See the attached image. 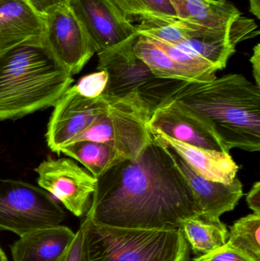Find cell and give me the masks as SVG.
I'll return each mask as SVG.
<instances>
[{"mask_svg":"<svg viewBox=\"0 0 260 261\" xmlns=\"http://www.w3.org/2000/svg\"><path fill=\"white\" fill-rule=\"evenodd\" d=\"M177 18L184 22L210 29L228 27L242 15L229 0H169Z\"/></svg>","mask_w":260,"mask_h":261,"instance_id":"obj_18","label":"cell"},{"mask_svg":"<svg viewBox=\"0 0 260 261\" xmlns=\"http://www.w3.org/2000/svg\"><path fill=\"white\" fill-rule=\"evenodd\" d=\"M180 229L197 257L224 246L229 238L227 226L220 219L212 220L200 216L182 221Z\"/></svg>","mask_w":260,"mask_h":261,"instance_id":"obj_19","label":"cell"},{"mask_svg":"<svg viewBox=\"0 0 260 261\" xmlns=\"http://www.w3.org/2000/svg\"><path fill=\"white\" fill-rule=\"evenodd\" d=\"M97 54L114 48L139 36L112 0H70L69 3Z\"/></svg>","mask_w":260,"mask_h":261,"instance_id":"obj_12","label":"cell"},{"mask_svg":"<svg viewBox=\"0 0 260 261\" xmlns=\"http://www.w3.org/2000/svg\"><path fill=\"white\" fill-rule=\"evenodd\" d=\"M247 202L249 208L255 214L260 215V182H255L247 195Z\"/></svg>","mask_w":260,"mask_h":261,"instance_id":"obj_28","label":"cell"},{"mask_svg":"<svg viewBox=\"0 0 260 261\" xmlns=\"http://www.w3.org/2000/svg\"><path fill=\"white\" fill-rule=\"evenodd\" d=\"M108 81V73L105 70H98L97 72L82 76L74 86L82 96L95 99L103 94Z\"/></svg>","mask_w":260,"mask_h":261,"instance_id":"obj_24","label":"cell"},{"mask_svg":"<svg viewBox=\"0 0 260 261\" xmlns=\"http://www.w3.org/2000/svg\"><path fill=\"white\" fill-rule=\"evenodd\" d=\"M38 184L77 217L88 211L96 178L76 162L62 158L43 161L35 169Z\"/></svg>","mask_w":260,"mask_h":261,"instance_id":"obj_11","label":"cell"},{"mask_svg":"<svg viewBox=\"0 0 260 261\" xmlns=\"http://www.w3.org/2000/svg\"><path fill=\"white\" fill-rule=\"evenodd\" d=\"M149 130L154 138L172 149L192 170L203 177L225 184H232L237 177L239 167L230 153L189 145L160 130Z\"/></svg>","mask_w":260,"mask_h":261,"instance_id":"obj_16","label":"cell"},{"mask_svg":"<svg viewBox=\"0 0 260 261\" xmlns=\"http://www.w3.org/2000/svg\"><path fill=\"white\" fill-rule=\"evenodd\" d=\"M85 217L105 226L172 230L200 216L193 193L167 146L153 137L136 159L96 178Z\"/></svg>","mask_w":260,"mask_h":261,"instance_id":"obj_1","label":"cell"},{"mask_svg":"<svg viewBox=\"0 0 260 261\" xmlns=\"http://www.w3.org/2000/svg\"><path fill=\"white\" fill-rule=\"evenodd\" d=\"M250 62L253 66V76L255 84L260 89V44H257L253 48V54L250 58Z\"/></svg>","mask_w":260,"mask_h":261,"instance_id":"obj_29","label":"cell"},{"mask_svg":"<svg viewBox=\"0 0 260 261\" xmlns=\"http://www.w3.org/2000/svg\"><path fill=\"white\" fill-rule=\"evenodd\" d=\"M43 17V44L72 76L77 74L96 53L85 29L69 5L55 8Z\"/></svg>","mask_w":260,"mask_h":261,"instance_id":"obj_9","label":"cell"},{"mask_svg":"<svg viewBox=\"0 0 260 261\" xmlns=\"http://www.w3.org/2000/svg\"><path fill=\"white\" fill-rule=\"evenodd\" d=\"M150 117L151 114L137 99H115L74 142L104 143L122 152L128 159L134 160L152 142L148 127Z\"/></svg>","mask_w":260,"mask_h":261,"instance_id":"obj_7","label":"cell"},{"mask_svg":"<svg viewBox=\"0 0 260 261\" xmlns=\"http://www.w3.org/2000/svg\"><path fill=\"white\" fill-rule=\"evenodd\" d=\"M65 212L53 196L28 182L0 178V231L21 236L61 225Z\"/></svg>","mask_w":260,"mask_h":261,"instance_id":"obj_6","label":"cell"},{"mask_svg":"<svg viewBox=\"0 0 260 261\" xmlns=\"http://www.w3.org/2000/svg\"><path fill=\"white\" fill-rule=\"evenodd\" d=\"M165 102H176L195 115L228 151H259L260 89L242 75L183 82Z\"/></svg>","mask_w":260,"mask_h":261,"instance_id":"obj_2","label":"cell"},{"mask_svg":"<svg viewBox=\"0 0 260 261\" xmlns=\"http://www.w3.org/2000/svg\"><path fill=\"white\" fill-rule=\"evenodd\" d=\"M169 150L193 193L200 216L217 220L235 208L244 195L242 184L238 178L230 184L209 180L197 174L172 149Z\"/></svg>","mask_w":260,"mask_h":261,"instance_id":"obj_14","label":"cell"},{"mask_svg":"<svg viewBox=\"0 0 260 261\" xmlns=\"http://www.w3.org/2000/svg\"><path fill=\"white\" fill-rule=\"evenodd\" d=\"M193 261H255L229 246L227 243L206 255L196 257Z\"/></svg>","mask_w":260,"mask_h":261,"instance_id":"obj_26","label":"cell"},{"mask_svg":"<svg viewBox=\"0 0 260 261\" xmlns=\"http://www.w3.org/2000/svg\"><path fill=\"white\" fill-rule=\"evenodd\" d=\"M61 153L79 161L95 178L128 159L124 153L114 147L91 141L72 143L64 147Z\"/></svg>","mask_w":260,"mask_h":261,"instance_id":"obj_20","label":"cell"},{"mask_svg":"<svg viewBox=\"0 0 260 261\" xmlns=\"http://www.w3.org/2000/svg\"><path fill=\"white\" fill-rule=\"evenodd\" d=\"M44 17L26 0H0V55L17 46L43 43Z\"/></svg>","mask_w":260,"mask_h":261,"instance_id":"obj_15","label":"cell"},{"mask_svg":"<svg viewBox=\"0 0 260 261\" xmlns=\"http://www.w3.org/2000/svg\"><path fill=\"white\" fill-rule=\"evenodd\" d=\"M76 233L64 225L34 230L20 236L11 246L13 261H56L73 242Z\"/></svg>","mask_w":260,"mask_h":261,"instance_id":"obj_17","label":"cell"},{"mask_svg":"<svg viewBox=\"0 0 260 261\" xmlns=\"http://www.w3.org/2000/svg\"><path fill=\"white\" fill-rule=\"evenodd\" d=\"M137 39L98 54L97 70L108 73L103 96L113 99H137L151 116L184 81L155 76L134 55L133 46Z\"/></svg>","mask_w":260,"mask_h":261,"instance_id":"obj_5","label":"cell"},{"mask_svg":"<svg viewBox=\"0 0 260 261\" xmlns=\"http://www.w3.org/2000/svg\"><path fill=\"white\" fill-rule=\"evenodd\" d=\"M250 12L257 18H260V0H249Z\"/></svg>","mask_w":260,"mask_h":261,"instance_id":"obj_30","label":"cell"},{"mask_svg":"<svg viewBox=\"0 0 260 261\" xmlns=\"http://www.w3.org/2000/svg\"><path fill=\"white\" fill-rule=\"evenodd\" d=\"M178 22L184 40L176 46L198 55L218 70L225 68L227 61L236 51L239 43L259 34L255 20L243 15L223 29H206L179 19Z\"/></svg>","mask_w":260,"mask_h":261,"instance_id":"obj_10","label":"cell"},{"mask_svg":"<svg viewBox=\"0 0 260 261\" xmlns=\"http://www.w3.org/2000/svg\"><path fill=\"white\" fill-rule=\"evenodd\" d=\"M56 261H88L85 249V231L82 223L67 251Z\"/></svg>","mask_w":260,"mask_h":261,"instance_id":"obj_25","label":"cell"},{"mask_svg":"<svg viewBox=\"0 0 260 261\" xmlns=\"http://www.w3.org/2000/svg\"><path fill=\"white\" fill-rule=\"evenodd\" d=\"M115 99L102 96L90 99L82 96L76 87H70L53 106L47 125L46 140L50 150L61 153L66 146L74 142Z\"/></svg>","mask_w":260,"mask_h":261,"instance_id":"obj_8","label":"cell"},{"mask_svg":"<svg viewBox=\"0 0 260 261\" xmlns=\"http://www.w3.org/2000/svg\"><path fill=\"white\" fill-rule=\"evenodd\" d=\"M0 261H9L1 246H0Z\"/></svg>","mask_w":260,"mask_h":261,"instance_id":"obj_31","label":"cell"},{"mask_svg":"<svg viewBox=\"0 0 260 261\" xmlns=\"http://www.w3.org/2000/svg\"><path fill=\"white\" fill-rule=\"evenodd\" d=\"M73 83L43 43L0 55V120H15L53 107Z\"/></svg>","mask_w":260,"mask_h":261,"instance_id":"obj_3","label":"cell"},{"mask_svg":"<svg viewBox=\"0 0 260 261\" xmlns=\"http://www.w3.org/2000/svg\"><path fill=\"white\" fill-rule=\"evenodd\" d=\"M148 127L189 145L230 153L213 130L174 102H163L155 110L148 120Z\"/></svg>","mask_w":260,"mask_h":261,"instance_id":"obj_13","label":"cell"},{"mask_svg":"<svg viewBox=\"0 0 260 261\" xmlns=\"http://www.w3.org/2000/svg\"><path fill=\"white\" fill-rule=\"evenodd\" d=\"M227 245L255 261H260V215L241 218L230 227Z\"/></svg>","mask_w":260,"mask_h":261,"instance_id":"obj_22","label":"cell"},{"mask_svg":"<svg viewBox=\"0 0 260 261\" xmlns=\"http://www.w3.org/2000/svg\"><path fill=\"white\" fill-rule=\"evenodd\" d=\"M127 20L142 21L149 18L178 19L169 0H112Z\"/></svg>","mask_w":260,"mask_h":261,"instance_id":"obj_23","label":"cell"},{"mask_svg":"<svg viewBox=\"0 0 260 261\" xmlns=\"http://www.w3.org/2000/svg\"><path fill=\"white\" fill-rule=\"evenodd\" d=\"M133 50L134 55L145 62L157 77L199 83L196 76L169 58L145 35H139L133 46Z\"/></svg>","mask_w":260,"mask_h":261,"instance_id":"obj_21","label":"cell"},{"mask_svg":"<svg viewBox=\"0 0 260 261\" xmlns=\"http://www.w3.org/2000/svg\"><path fill=\"white\" fill-rule=\"evenodd\" d=\"M88 261H189L190 247L180 228L132 229L105 226L85 217Z\"/></svg>","mask_w":260,"mask_h":261,"instance_id":"obj_4","label":"cell"},{"mask_svg":"<svg viewBox=\"0 0 260 261\" xmlns=\"http://www.w3.org/2000/svg\"><path fill=\"white\" fill-rule=\"evenodd\" d=\"M31 7L41 16L60 6H68L70 0H26Z\"/></svg>","mask_w":260,"mask_h":261,"instance_id":"obj_27","label":"cell"}]
</instances>
